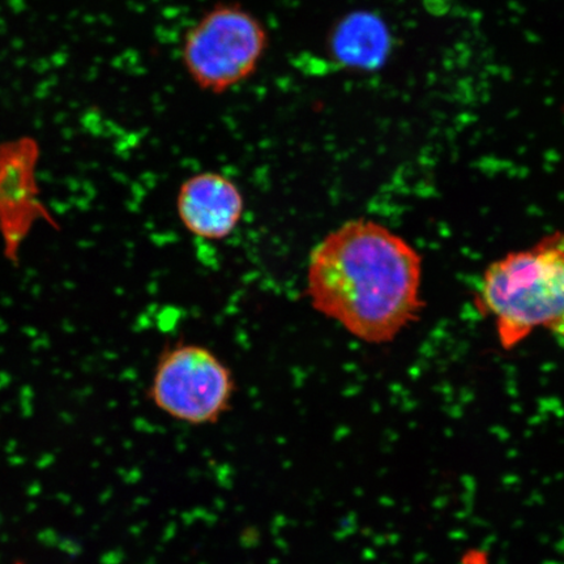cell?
Wrapping results in <instances>:
<instances>
[{"instance_id": "cell-1", "label": "cell", "mask_w": 564, "mask_h": 564, "mask_svg": "<svg viewBox=\"0 0 564 564\" xmlns=\"http://www.w3.org/2000/svg\"><path fill=\"white\" fill-rule=\"evenodd\" d=\"M421 285L420 252L368 218L330 231L308 259L310 303L368 344L391 343L419 321L425 307Z\"/></svg>"}, {"instance_id": "cell-2", "label": "cell", "mask_w": 564, "mask_h": 564, "mask_svg": "<svg viewBox=\"0 0 564 564\" xmlns=\"http://www.w3.org/2000/svg\"><path fill=\"white\" fill-rule=\"evenodd\" d=\"M475 305L496 324L505 350L539 329L564 337V232L492 262L479 281Z\"/></svg>"}, {"instance_id": "cell-3", "label": "cell", "mask_w": 564, "mask_h": 564, "mask_svg": "<svg viewBox=\"0 0 564 564\" xmlns=\"http://www.w3.org/2000/svg\"><path fill=\"white\" fill-rule=\"evenodd\" d=\"M268 46L262 21L242 6L221 3L187 32L182 61L197 87L221 95L257 73Z\"/></svg>"}, {"instance_id": "cell-4", "label": "cell", "mask_w": 564, "mask_h": 564, "mask_svg": "<svg viewBox=\"0 0 564 564\" xmlns=\"http://www.w3.org/2000/svg\"><path fill=\"white\" fill-rule=\"evenodd\" d=\"M236 390L231 370L214 351L180 343L161 352L148 399L175 421L207 426L230 411Z\"/></svg>"}, {"instance_id": "cell-5", "label": "cell", "mask_w": 564, "mask_h": 564, "mask_svg": "<svg viewBox=\"0 0 564 564\" xmlns=\"http://www.w3.org/2000/svg\"><path fill=\"white\" fill-rule=\"evenodd\" d=\"M241 189L227 175L203 172L189 176L176 195V212L183 227L197 238L223 241L242 220Z\"/></svg>"}, {"instance_id": "cell-6", "label": "cell", "mask_w": 564, "mask_h": 564, "mask_svg": "<svg viewBox=\"0 0 564 564\" xmlns=\"http://www.w3.org/2000/svg\"><path fill=\"white\" fill-rule=\"evenodd\" d=\"M384 45L383 32H379L376 20L366 18H355L337 31L335 47L337 54L345 59L356 62L365 61L362 52H368L370 58L376 56V52Z\"/></svg>"}]
</instances>
